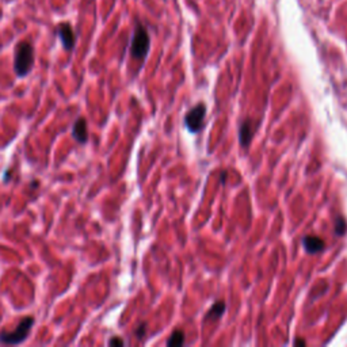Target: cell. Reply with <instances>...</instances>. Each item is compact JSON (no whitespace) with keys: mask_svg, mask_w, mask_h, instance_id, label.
I'll list each match as a JSON object with an SVG mask.
<instances>
[{"mask_svg":"<svg viewBox=\"0 0 347 347\" xmlns=\"http://www.w3.org/2000/svg\"><path fill=\"white\" fill-rule=\"evenodd\" d=\"M34 65V48L28 41H21L15 47L14 71L19 78L28 76Z\"/></svg>","mask_w":347,"mask_h":347,"instance_id":"obj_1","label":"cell"},{"mask_svg":"<svg viewBox=\"0 0 347 347\" xmlns=\"http://www.w3.org/2000/svg\"><path fill=\"white\" fill-rule=\"evenodd\" d=\"M34 317L28 316L21 320L14 331H3L0 332V343L2 344H21L28 339L29 333L32 331Z\"/></svg>","mask_w":347,"mask_h":347,"instance_id":"obj_2","label":"cell"},{"mask_svg":"<svg viewBox=\"0 0 347 347\" xmlns=\"http://www.w3.org/2000/svg\"><path fill=\"white\" fill-rule=\"evenodd\" d=\"M151 48V38L143 25H137L134 29L133 37L130 42V55L136 60H144Z\"/></svg>","mask_w":347,"mask_h":347,"instance_id":"obj_3","label":"cell"},{"mask_svg":"<svg viewBox=\"0 0 347 347\" xmlns=\"http://www.w3.org/2000/svg\"><path fill=\"white\" fill-rule=\"evenodd\" d=\"M205 114H206V106H205V103L195 105L185 117V122L187 129H189L190 132H193V133L198 132L199 128L202 126V122H204Z\"/></svg>","mask_w":347,"mask_h":347,"instance_id":"obj_4","label":"cell"},{"mask_svg":"<svg viewBox=\"0 0 347 347\" xmlns=\"http://www.w3.org/2000/svg\"><path fill=\"white\" fill-rule=\"evenodd\" d=\"M57 36L60 38L61 44H63V48L65 51L71 52L75 48V44H76V38H75L74 29L68 22L65 24L59 25V29H57Z\"/></svg>","mask_w":347,"mask_h":347,"instance_id":"obj_5","label":"cell"},{"mask_svg":"<svg viewBox=\"0 0 347 347\" xmlns=\"http://www.w3.org/2000/svg\"><path fill=\"white\" fill-rule=\"evenodd\" d=\"M72 136H74V139L79 144L87 143V122H86L84 118H79V120L75 122L74 128H72Z\"/></svg>","mask_w":347,"mask_h":347,"instance_id":"obj_6","label":"cell"},{"mask_svg":"<svg viewBox=\"0 0 347 347\" xmlns=\"http://www.w3.org/2000/svg\"><path fill=\"white\" fill-rule=\"evenodd\" d=\"M302 245H304L306 252H309V254H317L321 250H324V247H325L323 239L317 236H305L302 239Z\"/></svg>","mask_w":347,"mask_h":347,"instance_id":"obj_7","label":"cell"},{"mask_svg":"<svg viewBox=\"0 0 347 347\" xmlns=\"http://www.w3.org/2000/svg\"><path fill=\"white\" fill-rule=\"evenodd\" d=\"M254 136V132H252V124L251 121H245L243 122L240 126V132H239V137H240V143L243 147H248L251 139Z\"/></svg>","mask_w":347,"mask_h":347,"instance_id":"obj_8","label":"cell"},{"mask_svg":"<svg viewBox=\"0 0 347 347\" xmlns=\"http://www.w3.org/2000/svg\"><path fill=\"white\" fill-rule=\"evenodd\" d=\"M224 310H225V302H224V301H217V302L212 306V309L208 312L206 319H220L222 316V313H224Z\"/></svg>","mask_w":347,"mask_h":347,"instance_id":"obj_9","label":"cell"},{"mask_svg":"<svg viewBox=\"0 0 347 347\" xmlns=\"http://www.w3.org/2000/svg\"><path fill=\"white\" fill-rule=\"evenodd\" d=\"M183 343H185V333H183L182 329H175V331L171 333V336H170V339H168L167 344H168L170 347H172V346H183Z\"/></svg>","mask_w":347,"mask_h":347,"instance_id":"obj_10","label":"cell"},{"mask_svg":"<svg viewBox=\"0 0 347 347\" xmlns=\"http://www.w3.org/2000/svg\"><path fill=\"white\" fill-rule=\"evenodd\" d=\"M335 231H336L338 235H343V233L346 232V222H344V220H343L342 217H338V220H336V224H335Z\"/></svg>","mask_w":347,"mask_h":347,"instance_id":"obj_11","label":"cell"},{"mask_svg":"<svg viewBox=\"0 0 347 347\" xmlns=\"http://www.w3.org/2000/svg\"><path fill=\"white\" fill-rule=\"evenodd\" d=\"M125 342L120 338V336H113V338L109 340V346H124Z\"/></svg>","mask_w":347,"mask_h":347,"instance_id":"obj_12","label":"cell"},{"mask_svg":"<svg viewBox=\"0 0 347 347\" xmlns=\"http://www.w3.org/2000/svg\"><path fill=\"white\" fill-rule=\"evenodd\" d=\"M136 335H137V338H143L144 335H145V324H141L139 327V329L136 331Z\"/></svg>","mask_w":347,"mask_h":347,"instance_id":"obj_13","label":"cell"},{"mask_svg":"<svg viewBox=\"0 0 347 347\" xmlns=\"http://www.w3.org/2000/svg\"><path fill=\"white\" fill-rule=\"evenodd\" d=\"M294 344H302V346H304V344H305V342H304V340H296V342H294Z\"/></svg>","mask_w":347,"mask_h":347,"instance_id":"obj_14","label":"cell"}]
</instances>
